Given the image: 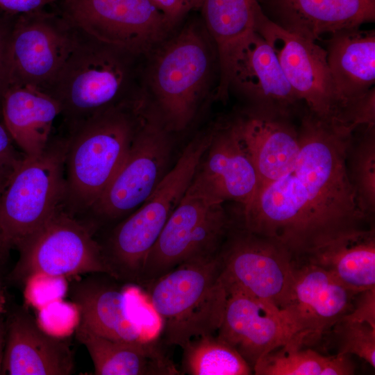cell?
<instances>
[{
  "label": "cell",
  "mask_w": 375,
  "mask_h": 375,
  "mask_svg": "<svg viewBox=\"0 0 375 375\" xmlns=\"http://www.w3.org/2000/svg\"><path fill=\"white\" fill-rule=\"evenodd\" d=\"M265 15L285 30L316 41L375 19V0H262Z\"/></svg>",
  "instance_id": "cell-22"
},
{
  "label": "cell",
  "mask_w": 375,
  "mask_h": 375,
  "mask_svg": "<svg viewBox=\"0 0 375 375\" xmlns=\"http://www.w3.org/2000/svg\"><path fill=\"white\" fill-rule=\"evenodd\" d=\"M60 13L92 37L142 57L174 29L151 0H69Z\"/></svg>",
  "instance_id": "cell-14"
},
{
  "label": "cell",
  "mask_w": 375,
  "mask_h": 375,
  "mask_svg": "<svg viewBox=\"0 0 375 375\" xmlns=\"http://www.w3.org/2000/svg\"><path fill=\"white\" fill-rule=\"evenodd\" d=\"M335 277L354 293L375 288V229H358L340 236L302 257Z\"/></svg>",
  "instance_id": "cell-26"
},
{
  "label": "cell",
  "mask_w": 375,
  "mask_h": 375,
  "mask_svg": "<svg viewBox=\"0 0 375 375\" xmlns=\"http://www.w3.org/2000/svg\"><path fill=\"white\" fill-rule=\"evenodd\" d=\"M61 111L55 98L28 85L8 87L1 101L2 122L13 142L28 156L47 146L53 122Z\"/></svg>",
  "instance_id": "cell-23"
},
{
  "label": "cell",
  "mask_w": 375,
  "mask_h": 375,
  "mask_svg": "<svg viewBox=\"0 0 375 375\" xmlns=\"http://www.w3.org/2000/svg\"><path fill=\"white\" fill-rule=\"evenodd\" d=\"M90 276L72 283L70 296L79 313V324L100 336L128 342L158 340L162 322L147 292L132 283L120 286Z\"/></svg>",
  "instance_id": "cell-10"
},
{
  "label": "cell",
  "mask_w": 375,
  "mask_h": 375,
  "mask_svg": "<svg viewBox=\"0 0 375 375\" xmlns=\"http://www.w3.org/2000/svg\"><path fill=\"white\" fill-rule=\"evenodd\" d=\"M326 47L328 65L338 101V112L347 103L374 88L375 32L360 28L340 31L331 34Z\"/></svg>",
  "instance_id": "cell-24"
},
{
  "label": "cell",
  "mask_w": 375,
  "mask_h": 375,
  "mask_svg": "<svg viewBox=\"0 0 375 375\" xmlns=\"http://www.w3.org/2000/svg\"><path fill=\"white\" fill-rule=\"evenodd\" d=\"M358 293L349 290L324 269L299 261L282 310L294 331V344L319 340L351 310Z\"/></svg>",
  "instance_id": "cell-16"
},
{
  "label": "cell",
  "mask_w": 375,
  "mask_h": 375,
  "mask_svg": "<svg viewBox=\"0 0 375 375\" xmlns=\"http://www.w3.org/2000/svg\"><path fill=\"white\" fill-rule=\"evenodd\" d=\"M226 83L247 99L251 108L290 117L302 103L265 40L256 31L234 51Z\"/></svg>",
  "instance_id": "cell-17"
},
{
  "label": "cell",
  "mask_w": 375,
  "mask_h": 375,
  "mask_svg": "<svg viewBox=\"0 0 375 375\" xmlns=\"http://www.w3.org/2000/svg\"><path fill=\"white\" fill-rule=\"evenodd\" d=\"M203 22L192 21L149 54L141 93L169 131L184 130L211 86L218 56ZM219 63V62H218Z\"/></svg>",
  "instance_id": "cell-3"
},
{
  "label": "cell",
  "mask_w": 375,
  "mask_h": 375,
  "mask_svg": "<svg viewBox=\"0 0 375 375\" xmlns=\"http://www.w3.org/2000/svg\"><path fill=\"white\" fill-rule=\"evenodd\" d=\"M18 15L0 9V116L1 101L8 87L7 53L10 32Z\"/></svg>",
  "instance_id": "cell-35"
},
{
  "label": "cell",
  "mask_w": 375,
  "mask_h": 375,
  "mask_svg": "<svg viewBox=\"0 0 375 375\" xmlns=\"http://www.w3.org/2000/svg\"><path fill=\"white\" fill-rule=\"evenodd\" d=\"M288 343L268 353L253 366L257 375H348L354 373L349 355L324 356Z\"/></svg>",
  "instance_id": "cell-28"
},
{
  "label": "cell",
  "mask_w": 375,
  "mask_h": 375,
  "mask_svg": "<svg viewBox=\"0 0 375 375\" xmlns=\"http://www.w3.org/2000/svg\"><path fill=\"white\" fill-rule=\"evenodd\" d=\"M259 0H203L202 22L217 50L219 78L216 94L228 93L226 77L231 58L241 42L255 31Z\"/></svg>",
  "instance_id": "cell-27"
},
{
  "label": "cell",
  "mask_w": 375,
  "mask_h": 375,
  "mask_svg": "<svg viewBox=\"0 0 375 375\" xmlns=\"http://www.w3.org/2000/svg\"><path fill=\"white\" fill-rule=\"evenodd\" d=\"M142 57L76 27L72 50L46 92L61 106L62 128L135 101L141 92Z\"/></svg>",
  "instance_id": "cell-2"
},
{
  "label": "cell",
  "mask_w": 375,
  "mask_h": 375,
  "mask_svg": "<svg viewBox=\"0 0 375 375\" xmlns=\"http://www.w3.org/2000/svg\"><path fill=\"white\" fill-rule=\"evenodd\" d=\"M69 1V0H63V1Z\"/></svg>",
  "instance_id": "cell-41"
},
{
  "label": "cell",
  "mask_w": 375,
  "mask_h": 375,
  "mask_svg": "<svg viewBox=\"0 0 375 375\" xmlns=\"http://www.w3.org/2000/svg\"><path fill=\"white\" fill-rule=\"evenodd\" d=\"M15 247L19 256L10 275L13 281L26 282L40 274L60 277L105 274L112 277L94 231L62 207Z\"/></svg>",
  "instance_id": "cell-11"
},
{
  "label": "cell",
  "mask_w": 375,
  "mask_h": 375,
  "mask_svg": "<svg viewBox=\"0 0 375 375\" xmlns=\"http://www.w3.org/2000/svg\"><path fill=\"white\" fill-rule=\"evenodd\" d=\"M298 133L300 151L294 168L258 188L241 208L238 225L279 242L300 259L366 228L369 219L360 210L347 174L353 132L306 110Z\"/></svg>",
  "instance_id": "cell-1"
},
{
  "label": "cell",
  "mask_w": 375,
  "mask_h": 375,
  "mask_svg": "<svg viewBox=\"0 0 375 375\" xmlns=\"http://www.w3.org/2000/svg\"><path fill=\"white\" fill-rule=\"evenodd\" d=\"M74 362L69 346L43 330L26 310L9 318L1 374L69 375Z\"/></svg>",
  "instance_id": "cell-21"
},
{
  "label": "cell",
  "mask_w": 375,
  "mask_h": 375,
  "mask_svg": "<svg viewBox=\"0 0 375 375\" xmlns=\"http://www.w3.org/2000/svg\"><path fill=\"white\" fill-rule=\"evenodd\" d=\"M144 288L161 319L165 344L183 349L217 333L228 294L219 253L180 265Z\"/></svg>",
  "instance_id": "cell-5"
},
{
  "label": "cell",
  "mask_w": 375,
  "mask_h": 375,
  "mask_svg": "<svg viewBox=\"0 0 375 375\" xmlns=\"http://www.w3.org/2000/svg\"><path fill=\"white\" fill-rule=\"evenodd\" d=\"M78 340L85 347L96 375L182 374L162 349L158 340L128 342L97 335L79 324Z\"/></svg>",
  "instance_id": "cell-25"
},
{
  "label": "cell",
  "mask_w": 375,
  "mask_h": 375,
  "mask_svg": "<svg viewBox=\"0 0 375 375\" xmlns=\"http://www.w3.org/2000/svg\"><path fill=\"white\" fill-rule=\"evenodd\" d=\"M171 131L156 112L139 104V122L127 154L103 193L79 218L95 231L98 222L124 217L152 194L167 172Z\"/></svg>",
  "instance_id": "cell-8"
},
{
  "label": "cell",
  "mask_w": 375,
  "mask_h": 375,
  "mask_svg": "<svg viewBox=\"0 0 375 375\" xmlns=\"http://www.w3.org/2000/svg\"><path fill=\"white\" fill-rule=\"evenodd\" d=\"M76 31L60 12L18 15L8 45V87L28 85L47 92L72 50Z\"/></svg>",
  "instance_id": "cell-13"
},
{
  "label": "cell",
  "mask_w": 375,
  "mask_h": 375,
  "mask_svg": "<svg viewBox=\"0 0 375 375\" xmlns=\"http://www.w3.org/2000/svg\"><path fill=\"white\" fill-rule=\"evenodd\" d=\"M26 284V294L29 301L35 306L60 300L66 289L63 277L47 274H35L28 278Z\"/></svg>",
  "instance_id": "cell-33"
},
{
  "label": "cell",
  "mask_w": 375,
  "mask_h": 375,
  "mask_svg": "<svg viewBox=\"0 0 375 375\" xmlns=\"http://www.w3.org/2000/svg\"><path fill=\"white\" fill-rule=\"evenodd\" d=\"M332 121L352 132L361 127H375L374 87L341 107Z\"/></svg>",
  "instance_id": "cell-32"
},
{
  "label": "cell",
  "mask_w": 375,
  "mask_h": 375,
  "mask_svg": "<svg viewBox=\"0 0 375 375\" xmlns=\"http://www.w3.org/2000/svg\"><path fill=\"white\" fill-rule=\"evenodd\" d=\"M342 317L375 324V288L356 294L351 310Z\"/></svg>",
  "instance_id": "cell-37"
},
{
  "label": "cell",
  "mask_w": 375,
  "mask_h": 375,
  "mask_svg": "<svg viewBox=\"0 0 375 375\" xmlns=\"http://www.w3.org/2000/svg\"><path fill=\"white\" fill-rule=\"evenodd\" d=\"M67 138L51 136L40 153L24 156L3 190L0 219L11 247L43 226L62 207Z\"/></svg>",
  "instance_id": "cell-9"
},
{
  "label": "cell",
  "mask_w": 375,
  "mask_h": 375,
  "mask_svg": "<svg viewBox=\"0 0 375 375\" xmlns=\"http://www.w3.org/2000/svg\"><path fill=\"white\" fill-rule=\"evenodd\" d=\"M255 31L274 50L285 76L306 109L332 120L338 101L325 49L316 41L280 27L265 15L261 6L256 15Z\"/></svg>",
  "instance_id": "cell-15"
},
{
  "label": "cell",
  "mask_w": 375,
  "mask_h": 375,
  "mask_svg": "<svg viewBox=\"0 0 375 375\" xmlns=\"http://www.w3.org/2000/svg\"><path fill=\"white\" fill-rule=\"evenodd\" d=\"M356 140L353 132L346 155L347 177L362 212L372 219L375 212V127H361Z\"/></svg>",
  "instance_id": "cell-30"
},
{
  "label": "cell",
  "mask_w": 375,
  "mask_h": 375,
  "mask_svg": "<svg viewBox=\"0 0 375 375\" xmlns=\"http://www.w3.org/2000/svg\"><path fill=\"white\" fill-rule=\"evenodd\" d=\"M2 192L0 189V206ZM11 248L4 235L0 219V265L6 260Z\"/></svg>",
  "instance_id": "cell-39"
},
{
  "label": "cell",
  "mask_w": 375,
  "mask_h": 375,
  "mask_svg": "<svg viewBox=\"0 0 375 375\" xmlns=\"http://www.w3.org/2000/svg\"><path fill=\"white\" fill-rule=\"evenodd\" d=\"M5 331L3 324L0 320V374L2 371V363L3 358V352L5 347Z\"/></svg>",
  "instance_id": "cell-40"
},
{
  "label": "cell",
  "mask_w": 375,
  "mask_h": 375,
  "mask_svg": "<svg viewBox=\"0 0 375 375\" xmlns=\"http://www.w3.org/2000/svg\"><path fill=\"white\" fill-rule=\"evenodd\" d=\"M223 203L194 178L148 254L139 285L183 263L217 255L232 225Z\"/></svg>",
  "instance_id": "cell-7"
},
{
  "label": "cell",
  "mask_w": 375,
  "mask_h": 375,
  "mask_svg": "<svg viewBox=\"0 0 375 375\" xmlns=\"http://www.w3.org/2000/svg\"><path fill=\"white\" fill-rule=\"evenodd\" d=\"M332 330L338 339V353L356 355L375 367V324L342 317Z\"/></svg>",
  "instance_id": "cell-31"
},
{
  "label": "cell",
  "mask_w": 375,
  "mask_h": 375,
  "mask_svg": "<svg viewBox=\"0 0 375 375\" xmlns=\"http://www.w3.org/2000/svg\"><path fill=\"white\" fill-rule=\"evenodd\" d=\"M219 256L228 292L239 291L282 309L298 264L285 246L231 225Z\"/></svg>",
  "instance_id": "cell-12"
},
{
  "label": "cell",
  "mask_w": 375,
  "mask_h": 375,
  "mask_svg": "<svg viewBox=\"0 0 375 375\" xmlns=\"http://www.w3.org/2000/svg\"><path fill=\"white\" fill-rule=\"evenodd\" d=\"M204 156L194 178L217 200L234 201L240 208L246 206L259 180L233 119L215 124Z\"/></svg>",
  "instance_id": "cell-19"
},
{
  "label": "cell",
  "mask_w": 375,
  "mask_h": 375,
  "mask_svg": "<svg viewBox=\"0 0 375 375\" xmlns=\"http://www.w3.org/2000/svg\"><path fill=\"white\" fill-rule=\"evenodd\" d=\"M290 118L250 107L233 119L255 167L258 187L278 179L295 165L300 142L298 128Z\"/></svg>",
  "instance_id": "cell-20"
},
{
  "label": "cell",
  "mask_w": 375,
  "mask_h": 375,
  "mask_svg": "<svg viewBox=\"0 0 375 375\" xmlns=\"http://www.w3.org/2000/svg\"><path fill=\"white\" fill-rule=\"evenodd\" d=\"M217 336L249 365L288 343L295 333L285 313L269 303L239 291H230Z\"/></svg>",
  "instance_id": "cell-18"
},
{
  "label": "cell",
  "mask_w": 375,
  "mask_h": 375,
  "mask_svg": "<svg viewBox=\"0 0 375 375\" xmlns=\"http://www.w3.org/2000/svg\"><path fill=\"white\" fill-rule=\"evenodd\" d=\"M213 130L199 134L186 146L152 194L117 224L101 245L106 262L121 279L140 278L148 254L194 178Z\"/></svg>",
  "instance_id": "cell-6"
},
{
  "label": "cell",
  "mask_w": 375,
  "mask_h": 375,
  "mask_svg": "<svg viewBox=\"0 0 375 375\" xmlns=\"http://www.w3.org/2000/svg\"><path fill=\"white\" fill-rule=\"evenodd\" d=\"M138 122L136 101L62 129L67 138L65 211L80 217L98 200L121 167Z\"/></svg>",
  "instance_id": "cell-4"
},
{
  "label": "cell",
  "mask_w": 375,
  "mask_h": 375,
  "mask_svg": "<svg viewBox=\"0 0 375 375\" xmlns=\"http://www.w3.org/2000/svg\"><path fill=\"white\" fill-rule=\"evenodd\" d=\"M183 350V374L249 375L253 372L245 360L215 334L197 338Z\"/></svg>",
  "instance_id": "cell-29"
},
{
  "label": "cell",
  "mask_w": 375,
  "mask_h": 375,
  "mask_svg": "<svg viewBox=\"0 0 375 375\" xmlns=\"http://www.w3.org/2000/svg\"><path fill=\"white\" fill-rule=\"evenodd\" d=\"M57 0H0V9L15 15L44 10Z\"/></svg>",
  "instance_id": "cell-38"
},
{
  "label": "cell",
  "mask_w": 375,
  "mask_h": 375,
  "mask_svg": "<svg viewBox=\"0 0 375 375\" xmlns=\"http://www.w3.org/2000/svg\"><path fill=\"white\" fill-rule=\"evenodd\" d=\"M174 28L189 12L200 10L203 0H151Z\"/></svg>",
  "instance_id": "cell-36"
},
{
  "label": "cell",
  "mask_w": 375,
  "mask_h": 375,
  "mask_svg": "<svg viewBox=\"0 0 375 375\" xmlns=\"http://www.w3.org/2000/svg\"><path fill=\"white\" fill-rule=\"evenodd\" d=\"M14 144L0 116V189L2 192L25 156L16 149Z\"/></svg>",
  "instance_id": "cell-34"
}]
</instances>
